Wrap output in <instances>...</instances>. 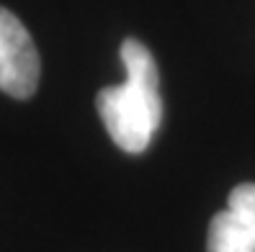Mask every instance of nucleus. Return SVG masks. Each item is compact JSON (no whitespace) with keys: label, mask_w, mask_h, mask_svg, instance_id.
Returning a JSON list of instances; mask_svg holds the SVG:
<instances>
[{"label":"nucleus","mask_w":255,"mask_h":252,"mask_svg":"<svg viewBox=\"0 0 255 252\" xmlns=\"http://www.w3.org/2000/svg\"><path fill=\"white\" fill-rule=\"evenodd\" d=\"M122 62L127 80L98 90L96 106L114 144L129 155H139L162 124L160 72L152 52L137 39H124Z\"/></svg>","instance_id":"1"},{"label":"nucleus","mask_w":255,"mask_h":252,"mask_svg":"<svg viewBox=\"0 0 255 252\" xmlns=\"http://www.w3.org/2000/svg\"><path fill=\"white\" fill-rule=\"evenodd\" d=\"M41 75L39 52L26 26L0 5V90L26 100L36 93Z\"/></svg>","instance_id":"2"},{"label":"nucleus","mask_w":255,"mask_h":252,"mask_svg":"<svg viewBox=\"0 0 255 252\" xmlns=\"http://www.w3.org/2000/svg\"><path fill=\"white\" fill-rule=\"evenodd\" d=\"M206 252H255V183H240L209 221Z\"/></svg>","instance_id":"3"}]
</instances>
